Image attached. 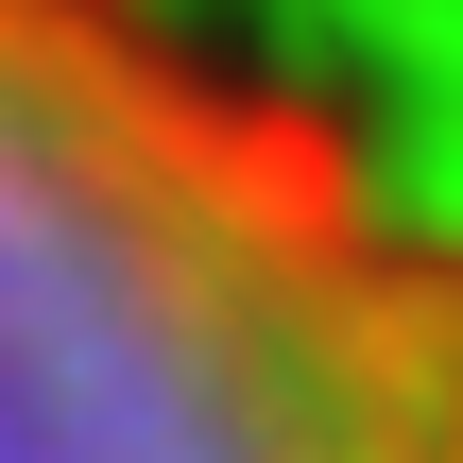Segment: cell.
<instances>
[{"label":"cell","instance_id":"obj_1","mask_svg":"<svg viewBox=\"0 0 463 463\" xmlns=\"http://www.w3.org/2000/svg\"><path fill=\"white\" fill-rule=\"evenodd\" d=\"M0 463H463V223L155 0H0Z\"/></svg>","mask_w":463,"mask_h":463}]
</instances>
